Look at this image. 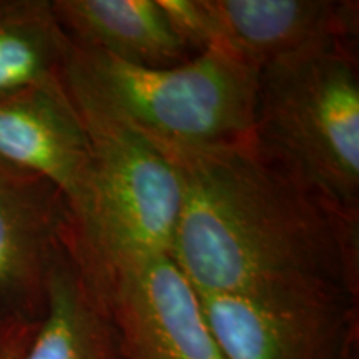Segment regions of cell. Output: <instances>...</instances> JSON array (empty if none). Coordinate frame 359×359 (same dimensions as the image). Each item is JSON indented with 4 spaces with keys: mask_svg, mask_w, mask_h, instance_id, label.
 Returning a JSON list of instances; mask_svg holds the SVG:
<instances>
[{
    "mask_svg": "<svg viewBox=\"0 0 359 359\" xmlns=\"http://www.w3.org/2000/svg\"><path fill=\"white\" fill-rule=\"evenodd\" d=\"M191 55L219 48L262 72L338 42H356L351 0H160Z\"/></svg>",
    "mask_w": 359,
    "mask_h": 359,
    "instance_id": "5b68a950",
    "label": "cell"
},
{
    "mask_svg": "<svg viewBox=\"0 0 359 359\" xmlns=\"http://www.w3.org/2000/svg\"><path fill=\"white\" fill-rule=\"evenodd\" d=\"M353 42L259 72L255 143L339 218L359 223V75Z\"/></svg>",
    "mask_w": 359,
    "mask_h": 359,
    "instance_id": "3957f363",
    "label": "cell"
},
{
    "mask_svg": "<svg viewBox=\"0 0 359 359\" xmlns=\"http://www.w3.org/2000/svg\"><path fill=\"white\" fill-rule=\"evenodd\" d=\"M64 83L79 109L127 125L156 145L255 142L259 72L219 48L147 69L70 42Z\"/></svg>",
    "mask_w": 359,
    "mask_h": 359,
    "instance_id": "7a4b0ae2",
    "label": "cell"
},
{
    "mask_svg": "<svg viewBox=\"0 0 359 359\" xmlns=\"http://www.w3.org/2000/svg\"><path fill=\"white\" fill-rule=\"evenodd\" d=\"M69 50L52 0H0V100L62 82Z\"/></svg>",
    "mask_w": 359,
    "mask_h": 359,
    "instance_id": "7c38bea8",
    "label": "cell"
},
{
    "mask_svg": "<svg viewBox=\"0 0 359 359\" xmlns=\"http://www.w3.org/2000/svg\"><path fill=\"white\" fill-rule=\"evenodd\" d=\"M198 299L222 359H338L358 325V299L333 283Z\"/></svg>",
    "mask_w": 359,
    "mask_h": 359,
    "instance_id": "8992f818",
    "label": "cell"
},
{
    "mask_svg": "<svg viewBox=\"0 0 359 359\" xmlns=\"http://www.w3.org/2000/svg\"><path fill=\"white\" fill-rule=\"evenodd\" d=\"M0 160L57 188L70 215V236L87 226L93 201L92 145L64 80L0 100Z\"/></svg>",
    "mask_w": 359,
    "mask_h": 359,
    "instance_id": "ba28073f",
    "label": "cell"
},
{
    "mask_svg": "<svg viewBox=\"0 0 359 359\" xmlns=\"http://www.w3.org/2000/svg\"><path fill=\"white\" fill-rule=\"evenodd\" d=\"M77 110L93 158L92 213L87 226L70 236L80 266L92 273L133 259L170 257L182 212V187L172 163L127 125Z\"/></svg>",
    "mask_w": 359,
    "mask_h": 359,
    "instance_id": "277c9868",
    "label": "cell"
},
{
    "mask_svg": "<svg viewBox=\"0 0 359 359\" xmlns=\"http://www.w3.org/2000/svg\"><path fill=\"white\" fill-rule=\"evenodd\" d=\"M70 238L64 196L0 160V311L39 320L53 259Z\"/></svg>",
    "mask_w": 359,
    "mask_h": 359,
    "instance_id": "9c48e42d",
    "label": "cell"
},
{
    "mask_svg": "<svg viewBox=\"0 0 359 359\" xmlns=\"http://www.w3.org/2000/svg\"><path fill=\"white\" fill-rule=\"evenodd\" d=\"M67 37L77 47L147 69L188 60L160 0H52Z\"/></svg>",
    "mask_w": 359,
    "mask_h": 359,
    "instance_id": "30bf717a",
    "label": "cell"
},
{
    "mask_svg": "<svg viewBox=\"0 0 359 359\" xmlns=\"http://www.w3.org/2000/svg\"><path fill=\"white\" fill-rule=\"evenodd\" d=\"M154 145L182 187L170 258L196 293L333 283L358 299L359 223L327 210L257 143Z\"/></svg>",
    "mask_w": 359,
    "mask_h": 359,
    "instance_id": "6da1fadb",
    "label": "cell"
},
{
    "mask_svg": "<svg viewBox=\"0 0 359 359\" xmlns=\"http://www.w3.org/2000/svg\"><path fill=\"white\" fill-rule=\"evenodd\" d=\"M85 275L100 291L125 359H222L198 294L167 255Z\"/></svg>",
    "mask_w": 359,
    "mask_h": 359,
    "instance_id": "52a82bcc",
    "label": "cell"
},
{
    "mask_svg": "<svg viewBox=\"0 0 359 359\" xmlns=\"http://www.w3.org/2000/svg\"><path fill=\"white\" fill-rule=\"evenodd\" d=\"M24 359H125L107 304L70 241L53 259L42 316Z\"/></svg>",
    "mask_w": 359,
    "mask_h": 359,
    "instance_id": "8fae6325",
    "label": "cell"
},
{
    "mask_svg": "<svg viewBox=\"0 0 359 359\" xmlns=\"http://www.w3.org/2000/svg\"><path fill=\"white\" fill-rule=\"evenodd\" d=\"M338 359H359V325L351 330Z\"/></svg>",
    "mask_w": 359,
    "mask_h": 359,
    "instance_id": "5bb4252c",
    "label": "cell"
},
{
    "mask_svg": "<svg viewBox=\"0 0 359 359\" xmlns=\"http://www.w3.org/2000/svg\"><path fill=\"white\" fill-rule=\"evenodd\" d=\"M39 320L0 311V359H24Z\"/></svg>",
    "mask_w": 359,
    "mask_h": 359,
    "instance_id": "4fadbf2b",
    "label": "cell"
}]
</instances>
